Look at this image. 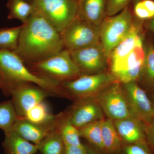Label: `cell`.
Wrapping results in <instances>:
<instances>
[{"label": "cell", "instance_id": "7a4b0ae2", "mask_svg": "<svg viewBox=\"0 0 154 154\" xmlns=\"http://www.w3.org/2000/svg\"><path fill=\"white\" fill-rule=\"evenodd\" d=\"M25 82L35 84L52 96L68 98L60 84L34 74L14 51L0 50V89L3 94L10 96L15 87Z\"/></svg>", "mask_w": 154, "mask_h": 154}, {"label": "cell", "instance_id": "4dcf8cb0", "mask_svg": "<svg viewBox=\"0 0 154 154\" xmlns=\"http://www.w3.org/2000/svg\"><path fill=\"white\" fill-rule=\"evenodd\" d=\"M64 154H88L87 147L80 146H65Z\"/></svg>", "mask_w": 154, "mask_h": 154}, {"label": "cell", "instance_id": "5b68a950", "mask_svg": "<svg viewBox=\"0 0 154 154\" xmlns=\"http://www.w3.org/2000/svg\"><path fill=\"white\" fill-rule=\"evenodd\" d=\"M117 82L110 71L94 74H82L72 81L61 83L69 99L74 101L87 98H95L104 89Z\"/></svg>", "mask_w": 154, "mask_h": 154}, {"label": "cell", "instance_id": "836d02e7", "mask_svg": "<svg viewBox=\"0 0 154 154\" xmlns=\"http://www.w3.org/2000/svg\"><path fill=\"white\" fill-rule=\"evenodd\" d=\"M87 151H88V154H98L94 150L89 147H87Z\"/></svg>", "mask_w": 154, "mask_h": 154}, {"label": "cell", "instance_id": "9a60e30c", "mask_svg": "<svg viewBox=\"0 0 154 154\" xmlns=\"http://www.w3.org/2000/svg\"><path fill=\"white\" fill-rule=\"evenodd\" d=\"M145 21L140 20L134 17L129 31L114 48L109 55V67L124 59L136 45L140 39L145 36Z\"/></svg>", "mask_w": 154, "mask_h": 154}, {"label": "cell", "instance_id": "4316f807", "mask_svg": "<svg viewBox=\"0 0 154 154\" xmlns=\"http://www.w3.org/2000/svg\"><path fill=\"white\" fill-rule=\"evenodd\" d=\"M22 27L0 28V50L14 51L17 48Z\"/></svg>", "mask_w": 154, "mask_h": 154}, {"label": "cell", "instance_id": "cb8c5ba5", "mask_svg": "<svg viewBox=\"0 0 154 154\" xmlns=\"http://www.w3.org/2000/svg\"><path fill=\"white\" fill-rule=\"evenodd\" d=\"M104 119L94 122L78 128L81 137L86 139L92 144L103 151L104 147L102 143V128Z\"/></svg>", "mask_w": 154, "mask_h": 154}, {"label": "cell", "instance_id": "1f68e13d", "mask_svg": "<svg viewBox=\"0 0 154 154\" xmlns=\"http://www.w3.org/2000/svg\"><path fill=\"white\" fill-rule=\"evenodd\" d=\"M146 134L148 143L154 152V121L146 125Z\"/></svg>", "mask_w": 154, "mask_h": 154}, {"label": "cell", "instance_id": "6da1fadb", "mask_svg": "<svg viewBox=\"0 0 154 154\" xmlns=\"http://www.w3.org/2000/svg\"><path fill=\"white\" fill-rule=\"evenodd\" d=\"M22 25L14 52L25 63L42 60L64 49L60 33L40 15L32 14Z\"/></svg>", "mask_w": 154, "mask_h": 154}, {"label": "cell", "instance_id": "83f0119b", "mask_svg": "<svg viewBox=\"0 0 154 154\" xmlns=\"http://www.w3.org/2000/svg\"><path fill=\"white\" fill-rule=\"evenodd\" d=\"M133 14L135 18L146 21L154 18V0H140L133 5Z\"/></svg>", "mask_w": 154, "mask_h": 154}, {"label": "cell", "instance_id": "9c48e42d", "mask_svg": "<svg viewBox=\"0 0 154 154\" xmlns=\"http://www.w3.org/2000/svg\"><path fill=\"white\" fill-rule=\"evenodd\" d=\"M70 52L82 74L99 73L107 71L109 67V57L101 42Z\"/></svg>", "mask_w": 154, "mask_h": 154}, {"label": "cell", "instance_id": "ffe728a7", "mask_svg": "<svg viewBox=\"0 0 154 154\" xmlns=\"http://www.w3.org/2000/svg\"><path fill=\"white\" fill-rule=\"evenodd\" d=\"M102 135L104 152L108 154L119 153L122 141L116 131L113 120L108 118L103 120Z\"/></svg>", "mask_w": 154, "mask_h": 154}, {"label": "cell", "instance_id": "ac0fdd59", "mask_svg": "<svg viewBox=\"0 0 154 154\" xmlns=\"http://www.w3.org/2000/svg\"><path fill=\"white\" fill-rule=\"evenodd\" d=\"M108 0H79L77 15L91 24L100 26L107 17Z\"/></svg>", "mask_w": 154, "mask_h": 154}, {"label": "cell", "instance_id": "ab89813d", "mask_svg": "<svg viewBox=\"0 0 154 154\" xmlns=\"http://www.w3.org/2000/svg\"></svg>", "mask_w": 154, "mask_h": 154}, {"label": "cell", "instance_id": "ba28073f", "mask_svg": "<svg viewBox=\"0 0 154 154\" xmlns=\"http://www.w3.org/2000/svg\"><path fill=\"white\" fill-rule=\"evenodd\" d=\"M105 115L113 121L132 117L122 84L112 83L95 97Z\"/></svg>", "mask_w": 154, "mask_h": 154}, {"label": "cell", "instance_id": "2e32d148", "mask_svg": "<svg viewBox=\"0 0 154 154\" xmlns=\"http://www.w3.org/2000/svg\"><path fill=\"white\" fill-rule=\"evenodd\" d=\"M122 141L127 144L147 141L146 125L133 117L113 121Z\"/></svg>", "mask_w": 154, "mask_h": 154}, {"label": "cell", "instance_id": "52a82bcc", "mask_svg": "<svg viewBox=\"0 0 154 154\" xmlns=\"http://www.w3.org/2000/svg\"><path fill=\"white\" fill-rule=\"evenodd\" d=\"M64 49H82L100 42V26L93 25L77 15L60 33Z\"/></svg>", "mask_w": 154, "mask_h": 154}, {"label": "cell", "instance_id": "d590c367", "mask_svg": "<svg viewBox=\"0 0 154 154\" xmlns=\"http://www.w3.org/2000/svg\"><path fill=\"white\" fill-rule=\"evenodd\" d=\"M140 1V0H133L132 2L133 5L134 4H135V3L137 2H138Z\"/></svg>", "mask_w": 154, "mask_h": 154}, {"label": "cell", "instance_id": "e0dca14e", "mask_svg": "<svg viewBox=\"0 0 154 154\" xmlns=\"http://www.w3.org/2000/svg\"><path fill=\"white\" fill-rule=\"evenodd\" d=\"M145 56L143 64L137 82L147 93L154 91V41L152 38L145 37Z\"/></svg>", "mask_w": 154, "mask_h": 154}, {"label": "cell", "instance_id": "f1b7e54d", "mask_svg": "<svg viewBox=\"0 0 154 154\" xmlns=\"http://www.w3.org/2000/svg\"><path fill=\"white\" fill-rule=\"evenodd\" d=\"M125 152V154H154L147 141L127 144Z\"/></svg>", "mask_w": 154, "mask_h": 154}, {"label": "cell", "instance_id": "484cf974", "mask_svg": "<svg viewBox=\"0 0 154 154\" xmlns=\"http://www.w3.org/2000/svg\"><path fill=\"white\" fill-rule=\"evenodd\" d=\"M56 115L51 114L45 102L42 101L28 110L24 118L35 124H45L52 121Z\"/></svg>", "mask_w": 154, "mask_h": 154}, {"label": "cell", "instance_id": "8fae6325", "mask_svg": "<svg viewBox=\"0 0 154 154\" xmlns=\"http://www.w3.org/2000/svg\"><path fill=\"white\" fill-rule=\"evenodd\" d=\"M145 36L140 39L124 59L109 67L110 72L119 82L125 84L137 82L144 59L143 43Z\"/></svg>", "mask_w": 154, "mask_h": 154}, {"label": "cell", "instance_id": "30bf717a", "mask_svg": "<svg viewBox=\"0 0 154 154\" xmlns=\"http://www.w3.org/2000/svg\"><path fill=\"white\" fill-rule=\"evenodd\" d=\"M131 116L148 125L154 121V106L137 82L122 84Z\"/></svg>", "mask_w": 154, "mask_h": 154}, {"label": "cell", "instance_id": "44dd1931", "mask_svg": "<svg viewBox=\"0 0 154 154\" xmlns=\"http://www.w3.org/2000/svg\"><path fill=\"white\" fill-rule=\"evenodd\" d=\"M58 130L60 134L65 146H80V140L78 128L72 124L68 111L62 112Z\"/></svg>", "mask_w": 154, "mask_h": 154}, {"label": "cell", "instance_id": "603a6c76", "mask_svg": "<svg viewBox=\"0 0 154 154\" xmlns=\"http://www.w3.org/2000/svg\"><path fill=\"white\" fill-rule=\"evenodd\" d=\"M7 8L9 11L8 19H19L22 24L27 22L33 14L31 3L25 0H9Z\"/></svg>", "mask_w": 154, "mask_h": 154}, {"label": "cell", "instance_id": "5bb4252c", "mask_svg": "<svg viewBox=\"0 0 154 154\" xmlns=\"http://www.w3.org/2000/svg\"><path fill=\"white\" fill-rule=\"evenodd\" d=\"M61 116V113L56 115L52 121L41 124L32 123L23 117H19L13 130L25 139L36 145L48 135L57 129Z\"/></svg>", "mask_w": 154, "mask_h": 154}, {"label": "cell", "instance_id": "d6986e66", "mask_svg": "<svg viewBox=\"0 0 154 154\" xmlns=\"http://www.w3.org/2000/svg\"><path fill=\"white\" fill-rule=\"evenodd\" d=\"M5 154H35L37 146L31 143L14 130L5 133L2 143Z\"/></svg>", "mask_w": 154, "mask_h": 154}, {"label": "cell", "instance_id": "7c38bea8", "mask_svg": "<svg viewBox=\"0 0 154 154\" xmlns=\"http://www.w3.org/2000/svg\"><path fill=\"white\" fill-rule=\"evenodd\" d=\"M10 96L19 117H24L28 110L48 96L49 92L32 83L19 84L12 90Z\"/></svg>", "mask_w": 154, "mask_h": 154}, {"label": "cell", "instance_id": "4fadbf2b", "mask_svg": "<svg viewBox=\"0 0 154 154\" xmlns=\"http://www.w3.org/2000/svg\"><path fill=\"white\" fill-rule=\"evenodd\" d=\"M68 112L72 124L77 128L105 119V114L95 98L75 100Z\"/></svg>", "mask_w": 154, "mask_h": 154}, {"label": "cell", "instance_id": "7402d4cb", "mask_svg": "<svg viewBox=\"0 0 154 154\" xmlns=\"http://www.w3.org/2000/svg\"><path fill=\"white\" fill-rule=\"evenodd\" d=\"M36 146L42 154H64L65 145L58 128Z\"/></svg>", "mask_w": 154, "mask_h": 154}, {"label": "cell", "instance_id": "e575fe53", "mask_svg": "<svg viewBox=\"0 0 154 154\" xmlns=\"http://www.w3.org/2000/svg\"><path fill=\"white\" fill-rule=\"evenodd\" d=\"M149 94H150V96L149 97L150 99L151 100L152 103L154 106V91L151 92V93H149Z\"/></svg>", "mask_w": 154, "mask_h": 154}, {"label": "cell", "instance_id": "d4e9b609", "mask_svg": "<svg viewBox=\"0 0 154 154\" xmlns=\"http://www.w3.org/2000/svg\"><path fill=\"white\" fill-rule=\"evenodd\" d=\"M18 117L12 100L0 103V129L5 133L13 130Z\"/></svg>", "mask_w": 154, "mask_h": 154}, {"label": "cell", "instance_id": "f546056e", "mask_svg": "<svg viewBox=\"0 0 154 154\" xmlns=\"http://www.w3.org/2000/svg\"><path fill=\"white\" fill-rule=\"evenodd\" d=\"M133 0H108L107 16H113L120 13L132 3Z\"/></svg>", "mask_w": 154, "mask_h": 154}, {"label": "cell", "instance_id": "8992f818", "mask_svg": "<svg viewBox=\"0 0 154 154\" xmlns=\"http://www.w3.org/2000/svg\"><path fill=\"white\" fill-rule=\"evenodd\" d=\"M134 19L130 5L120 13L107 16L100 26V40L108 57L111 51L126 36Z\"/></svg>", "mask_w": 154, "mask_h": 154}, {"label": "cell", "instance_id": "f35d334b", "mask_svg": "<svg viewBox=\"0 0 154 154\" xmlns=\"http://www.w3.org/2000/svg\"></svg>", "mask_w": 154, "mask_h": 154}, {"label": "cell", "instance_id": "d6a6232c", "mask_svg": "<svg viewBox=\"0 0 154 154\" xmlns=\"http://www.w3.org/2000/svg\"><path fill=\"white\" fill-rule=\"evenodd\" d=\"M145 28L147 30L151 32L154 35V18L151 20L145 21Z\"/></svg>", "mask_w": 154, "mask_h": 154}, {"label": "cell", "instance_id": "8d00e7d4", "mask_svg": "<svg viewBox=\"0 0 154 154\" xmlns=\"http://www.w3.org/2000/svg\"><path fill=\"white\" fill-rule=\"evenodd\" d=\"M25 1H27L28 2H33V1H34V0H25Z\"/></svg>", "mask_w": 154, "mask_h": 154}, {"label": "cell", "instance_id": "74e56055", "mask_svg": "<svg viewBox=\"0 0 154 154\" xmlns=\"http://www.w3.org/2000/svg\"><path fill=\"white\" fill-rule=\"evenodd\" d=\"M1 84H0V88H1Z\"/></svg>", "mask_w": 154, "mask_h": 154}, {"label": "cell", "instance_id": "3957f363", "mask_svg": "<svg viewBox=\"0 0 154 154\" xmlns=\"http://www.w3.org/2000/svg\"><path fill=\"white\" fill-rule=\"evenodd\" d=\"M25 64L36 75L60 84L74 80L82 75L69 51L66 49L42 60Z\"/></svg>", "mask_w": 154, "mask_h": 154}, {"label": "cell", "instance_id": "277c9868", "mask_svg": "<svg viewBox=\"0 0 154 154\" xmlns=\"http://www.w3.org/2000/svg\"><path fill=\"white\" fill-rule=\"evenodd\" d=\"M33 14L40 15L61 33L76 16L79 0H34Z\"/></svg>", "mask_w": 154, "mask_h": 154}]
</instances>
